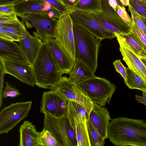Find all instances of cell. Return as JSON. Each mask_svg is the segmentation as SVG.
<instances>
[{
  "label": "cell",
  "mask_w": 146,
  "mask_h": 146,
  "mask_svg": "<svg viewBox=\"0 0 146 146\" xmlns=\"http://www.w3.org/2000/svg\"><path fill=\"white\" fill-rule=\"evenodd\" d=\"M68 101L56 91L51 90L43 94L40 112L56 118L66 115Z\"/></svg>",
  "instance_id": "obj_11"
},
{
  "label": "cell",
  "mask_w": 146,
  "mask_h": 146,
  "mask_svg": "<svg viewBox=\"0 0 146 146\" xmlns=\"http://www.w3.org/2000/svg\"><path fill=\"white\" fill-rule=\"evenodd\" d=\"M146 67V57L138 56Z\"/></svg>",
  "instance_id": "obj_45"
},
{
  "label": "cell",
  "mask_w": 146,
  "mask_h": 146,
  "mask_svg": "<svg viewBox=\"0 0 146 146\" xmlns=\"http://www.w3.org/2000/svg\"><path fill=\"white\" fill-rule=\"evenodd\" d=\"M128 6L133 21L146 36V18L138 14L130 4Z\"/></svg>",
  "instance_id": "obj_29"
},
{
  "label": "cell",
  "mask_w": 146,
  "mask_h": 146,
  "mask_svg": "<svg viewBox=\"0 0 146 146\" xmlns=\"http://www.w3.org/2000/svg\"><path fill=\"white\" fill-rule=\"evenodd\" d=\"M31 65L35 85L40 88L51 90L63 74L45 41Z\"/></svg>",
  "instance_id": "obj_2"
},
{
  "label": "cell",
  "mask_w": 146,
  "mask_h": 146,
  "mask_svg": "<svg viewBox=\"0 0 146 146\" xmlns=\"http://www.w3.org/2000/svg\"><path fill=\"white\" fill-rule=\"evenodd\" d=\"M15 11L18 17L28 14H43L58 19L62 13L44 0L22 1L16 3Z\"/></svg>",
  "instance_id": "obj_13"
},
{
  "label": "cell",
  "mask_w": 146,
  "mask_h": 146,
  "mask_svg": "<svg viewBox=\"0 0 146 146\" xmlns=\"http://www.w3.org/2000/svg\"><path fill=\"white\" fill-rule=\"evenodd\" d=\"M87 123L91 146H104L105 139L100 135L88 119L87 121Z\"/></svg>",
  "instance_id": "obj_27"
},
{
  "label": "cell",
  "mask_w": 146,
  "mask_h": 146,
  "mask_svg": "<svg viewBox=\"0 0 146 146\" xmlns=\"http://www.w3.org/2000/svg\"><path fill=\"white\" fill-rule=\"evenodd\" d=\"M44 0L52 7L62 13L68 12V10L66 6L58 0Z\"/></svg>",
  "instance_id": "obj_36"
},
{
  "label": "cell",
  "mask_w": 146,
  "mask_h": 146,
  "mask_svg": "<svg viewBox=\"0 0 146 146\" xmlns=\"http://www.w3.org/2000/svg\"><path fill=\"white\" fill-rule=\"evenodd\" d=\"M55 38L74 63L75 57L73 22L69 12L62 13L58 19Z\"/></svg>",
  "instance_id": "obj_9"
},
{
  "label": "cell",
  "mask_w": 146,
  "mask_h": 146,
  "mask_svg": "<svg viewBox=\"0 0 146 146\" xmlns=\"http://www.w3.org/2000/svg\"><path fill=\"white\" fill-rule=\"evenodd\" d=\"M41 146H60L56 140L50 132L48 130L43 129L39 132Z\"/></svg>",
  "instance_id": "obj_28"
},
{
  "label": "cell",
  "mask_w": 146,
  "mask_h": 146,
  "mask_svg": "<svg viewBox=\"0 0 146 146\" xmlns=\"http://www.w3.org/2000/svg\"><path fill=\"white\" fill-rule=\"evenodd\" d=\"M15 4L16 3H9L0 5V15L15 13Z\"/></svg>",
  "instance_id": "obj_38"
},
{
  "label": "cell",
  "mask_w": 146,
  "mask_h": 146,
  "mask_svg": "<svg viewBox=\"0 0 146 146\" xmlns=\"http://www.w3.org/2000/svg\"><path fill=\"white\" fill-rule=\"evenodd\" d=\"M94 103L88 119L100 135L105 139L108 138V127L111 119L107 109Z\"/></svg>",
  "instance_id": "obj_18"
},
{
  "label": "cell",
  "mask_w": 146,
  "mask_h": 146,
  "mask_svg": "<svg viewBox=\"0 0 146 146\" xmlns=\"http://www.w3.org/2000/svg\"><path fill=\"white\" fill-rule=\"evenodd\" d=\"M0 26H2L5 29L13 38L14 41L19 42L21 41L22 38V32L19 23Z\"/></svg>",
  "instance_id": "obj_30"
},
{
  "label": "cell",
  "mask_w": 146,
  "mask_h": 146,
  "mask_svg": "<svg viewBox=\"0 0 146 146\" xmlns=\"http://www.w3.org/2000/svg\"><path fill=\"white\" fill-rule=\"evenodd\" d=\"M32 102L29 101L11 104L0 112V134L7 133L26 117Z\"/></svg>",
  "instance_id": "obj_6"
},
{
  "label": "cell",
  "mask_w": 146,
  "mask_h": 146,
  "mask_svg": "<svg viewBox=\"0 0 146 146\" xmlns=\"http://www.w3.org/2000/svg\"><path fill=\"white\" fill-rule=\"evenodd\" d=\"M75 131L77 146H91L87 121L78 124L76 126Z\"/></svg>",
  "instance_id": "obj_26"
},
{
  "label": "cell",
  "mask_w": 146,
  "mask_h": 146,
  "mask_svg": "<svg viewBox=\"0 0 146 146\" xmlns=\"http://www.w3.org/2000/svg\"><path fill=\"white\" fill-rule=\"evenodd\" d=\"M44 41L63 74H69L74 63L67 53L55 38L48 37Z\"/></svg>",
  "instance_id": "obj_17"
},
{
  "label": "cell",
  "mask_w": 146,
  "mask_h": 146,
  "mask_svg": "<svg viewBox=\"0 0 146 146\" xmlns=\"http://www.w3.org/2000/svg\"><path fill=\"white\" fill-rule=\"evenodd\" d=\"M0 59H7L29 64L19 45L14 41L1 38H0Z\"/></svg>",
  "instance_id": "obj_19"
},
{
  "label": "cell",
  "mask_w": 146,
  "mask_h": 146,
  "mask_svg": "<svg viewBox=\"0 0 146 146\" xmlns=\"http://www.w3.org/2000/svg\"><path fill=\"white\" fill-rule=\"evenodd\" d=\"M146 3V0H139Z\"/></svg>",
  "instance_id": "obj_48"
},
{
  "label": "cell",
  "mask_w": 146,
  "mask_h": 146,
  "mask_svg": "<svg viewBox=\"0 0 146 146\" xmlns=\"http://www.w3.org/2000/svg\"><path fill=\"white\" fill-rule=\"evenodd\" d=\"M75 59L86 64L95 73L98 66L100 44L102 40L73 23Z\"/></svg>",
  "instance_id": "obj_3"
},
{
  "label": "cell",
  "mask_w": 146,
  "mask_h": 146,
  "mask_svg": "<svg viewBox=\"0 0 146 146\" xmlns=\"http://www.w3.org/2000/svg\"><path fill=\"white\" fill-rule=\"evenodd\" d=\"M116 11L121 20L131 27L133 21L126 11L125 7L121 6L117 4Z\"/></svg>",
  "instance_id": "obj_34"
},
{
  "label": "cell",
  "mask_w": 146,
  "mask_h": 146,
  "mask_svg": "<svg viewBox=\"0 0 146 146\" xmlns=\"http://www.w3.org/2000/svg\"><path fill=\"white\" fill-rule=\"evenodd\" d=\"M0 38L8 41H14L13 38L2 26H0Z\"/></svg>",
  "instance_id": "obj_40"
},
{
  "label": "cell",
  "mask_w": 146,
  "mask_h": 146,
  "mask_svg": "<svg viewBox=\"0 0 146 146\" xmlns=\"http://www.w3.org/2000/svg\"><path fill=\"white\" fill-rule=\"evenodd\" d=\"M73 23L87 31L102 40L116 37L115 33L106 30L95 20L92 14L73 11L69 13Z\"/></svg>",
  "instance_id": "obj_12"
},
{
  "label": "cell",
  "mask_w": 146,
  "mask_h": 146,
  "mask_svg": "<svg viewBox=\"0 0 146 146\" xmlns=\"http://www.w3.org/2000/svg\"><path fill=\"white\" fill-rule=\"evenodd\" d=\"M135 99L137 102L146 106V98L137 95H135Z\"/></svg>",
  "instance_id": "obj_42"
},
{
  "label": "cell",
  "mask_w": 146,
  "mask_h": 146,
  "mask_svg": "<svg viewBox=\"0 0 146 146\" xmlns=\"http://www.w3.org/2000/svg\"><path fill=\"white\" fill-rule=\"evenodd\" d=\"M102 12L92 14L95 20L103 28L118 34L129 33L131 27L121 19L117 12L110 5L108 0H101Z\"/></svg>",
  "instance_id": "obj_7"
},
{
  "label": "cell",
  "mask_w": 146,
  "mask_h": 146,
  "mask_svg": "<svg viewBox=\"0 0 146 146\" xmlns=\"http://www.w3.org/2000/svg\"><path fill=\"white\" fill-rule=\"evenodd\" d=\"M94 74L86 64L76 59L68 78L71 82L77 84L83 81L96 76Z\"/></svg>",
  "instance_id": "obj_22"
},
{
  "label": "cell",
  "mask_w": 146,
  "mask_h": 146,
  "mask_svg": "<svg viewBox=\"0 0 146 146\" xmlns=\"http://www.w3.org/2000/svg\"><path fill=\"white\" fill-rule=\"evenodd\" d=\"M59 0V1H60L62 2V3H64V2H63V0Z\"/></svg>",
  "instance_id": "obj_49"
},
{
  "label": "cell",
  "mask_w": 146,
  "mask_h": 146,
  "mask_svg": "<svg viewBox=\"0 0 146 146\" xmlns=\"http://www.w3.org/2000/svg\"><path fill=\"white\" fill-rule=\"evenodd\" d=\"M43 129L49 131L60 146H77L75 130L66 116L56 118L44 114Z\"/></svg>",
  "instance_id": "obj_5"
},
{
  "label": "cell",
  "mask_w": 146,
  "mask_h": 146,
  "mask_svg": "<svg viewBox=\"0 0 146 146\" xmlns=\"http://www.w3.org/2000/svg\"><path fill=\"white\" fill-rule=\"evenodd\" d=\"M108 138L118 146H146V122L144 120L120 117L111 119Z\"/></svg>",
  "instance_id": "obj_1"
},
{
  "label": "cell",
  "mask_w": 146,
  "mask_h": 146,
  "mask_svg": "<svg viewBox=\"0 0 146 146\" xmlns=\"http://www.w3.org/2000/svg\"><path fill=\"white\" fill-rule=\"evenodd\" d=\"M5 74L15 77L23 83L34 86L35 81L32 65L5 59H0Z\"/></svg>",
  "instance_id": "obj_14"
},
{
  "label": "cell",
  "mask_w": 146,
  "mask_h": 146,
  "mask_svg": "<svg viewBox=\"0 0 146 146\" xmlns=\"http://www.w3.org/2000/svg\"><path fill=\"white\" fill-rule=\"evenodd\" d=\"M94 103L102 106L109 104L116 86L104 78L97 76L77 84Z\"/></svg>",
  "instance_id": "obj_4"
},
{
  "label": "cell",
  "mask_w": 146,
  "mask_h": 146,
  "mask_svg": "<svg viewBox=\"0 0 146 146\" xmlns=\"http://www.w3.org/2000/svg\"><path fill=\"white\" fill-rule=\"evenodd\" d=\"M118 35L138 56L146 57V52L136 39L131 31L127 34Z\"/></svg>",
  "instance_id": "obj_25"
},
{
  "label": "cell",
  "mask_w": 146,
  "mask_h": 146,
  "mask_svg": "<svg viewBox=\"0 0 146 146\" xmlns=\"http://www.w3.org/2000/svg\"><path fill=\"white\" fill-rule=\"evenodd\" d=\"M22 32V38L19 42L20 47L30 64L31 65L36 58L42 44V40L33 33L30 35L27 30L23 22L20 21Z\"/></svg>",
  "instance_id": "obj_15"
},
{
  "label": "cell",
  "mask_w": 146,
  "mask_h": 146,
  "mask_svg": "<svg viewBox=\"0 0 146 146\" xmlns=\"http://www.w3.org/2000/svg\"><path fill=\"white\" fill-rule=\"evenodd\" d=\"M117 4L121 7H124V6L122 4L120 0H116Z\"/></svg>",
  "instance_id": "obj_46"
},
{
  "label": "cell",
  "mask_w": 146,
  "mask_h": 146,
  "mask_svg": "<svg viewBox=\"0 0 146 146\" xmlns=\"http://www.w3.org/2000/svg\"><path fill=\"white\" fill-rule=\"evenodd\" d=\"M15 13L7 14L0 15V25L16 24L20 21Z\"/></svg>",
  "instance_id": "obj_32"
},
{
  "label": "cell",
  "mask_w": 146,
  "mask_h": 146,
  "mask_svg": "<svg viewBox=\"0 0 146 146\" xmlns=\"http://www.w3.org/2000/svg\"><path fill=\"white\" fill-rule=\"evenodd\" d=\"M0 107H1L2 104V90L3 87V81H4V76L5 74L4 69L3 65L0 62Z\"/></svg>",
  "instance_id": "obj_39"
},
{
  "label": "cell",
  "mask_w": 146,
  "mask_h": 146,
  "mask_svg": "<svg viewBox=\"0 0 146 146\" xmlns=\"http://www.w3.org/2000/svg\"><path fill=\"white\" fill-rule=\"evenodd\" d=\"M120 1L124 6H127L129 4V0H120Z\"/></svg>",
  "instance_id": "obj_44"
},
{
  "label": "cell",
  "mask_w": 146,
  "mask_h": 146,
  "mask_svg": "<svg viewBox=\"0 0 146 146\" xmlns=\"http://www.w3.org/2000/svg\"><path fill=\"white\" fill-rule=\"evenodd\" d=\"M133 21L131 31L146 52V36L137 27L135 23Z\"/></svg>",
  "instance_id": "obj_31"
},
{
  "label": "cell",
  "mask_w": 146,
  "mask_h": 146,
  "mask_svg": "<svg viewBox=\"0 0 146 146\" xmlns=\"http://www.w3.org/2000/svg\"><path fill=\"white\" fill-rule=\"evenodd\" d=\"M116 71L119 73L124 80L126 78V67L123 64L120 59L115 60L113 63Z\"/></svg>",
  "instance_id": "obj_37"
},
{
  "label": "cell",
  "mask_w": 146,
  "mask_h": 146,
  "mask_svg": "<svg viewBox=\"0 0 146 146\" xmlns=\"http://www.w3.org/2000/svg\"><path fill=\"white\" fill-rule=\"evenodd\" d=\"M51 90L57 92L68 101H74L81 104L90 112L93 107L94 103L86 94L66 76H62Z\"/></svg>",
  "instance_id": "obj_10"
},
{
  "label": "cell",
  "mask_w": 146,
  "mask_h": 146,
  "mask_svg": "<svg viewBox=\"0 0 146 146\" xmlns=\"http://www.w3.org/2000/svg\"><path fill=\"white\" fill-rule=\"evenodd\" d=\"M90 113L86 108L81 104L74 101H68L66 116L75 130L78 124L87 121Z\"/></svg>",
  "instance_id": "obj_21"
},
{
  "label": "cell",
  "mask_w": 146,
  "mask_h": 146,
  "mask_svg": "<svg viewBox=\"0 0 146 146\" xmlns=\"http://www.w3.org/2000/svg\"><path fill=\"white\" fill-rule=\"evenodd\" d=\"M19 146H41L39 132L32 123L25 120L19 129Z\"/></svg>",
  "instance_id": "obj_20"
},
{
  "label": "cell",
  "mask_w": 146,
  "mask_h": 146,
  "mask_svg": "<svg viewBox=\"0 0 146 146\" xmlns=\"http://www.w3.org/2000/svg\"><path fill=\"white\" fill-rule=\"evenodd\" d=\"M28 29L34 28L33 33L44 41L48 37L56 38L58 19L43 14H28L19 16Z\"/></svg>",
  "instance_id": "obj_8"
},
{
  "label": "cell",
  "mask_w": 146,
  "mask_h": 146,
  "mask_svg": "<svg viewBox=\"0 0 146 146\" xmlns=\"http://www.w3.org/2000/svg\"><path fill=\"white\" fill-rule=\"evenodd\" d=\"M126 78L124 82L130 89L146 91V83L139 75L129 68L126 67Z\"/></svg>",
  "instance_id": "obj_24"
},
{
  "label": "cell",
  "mask_w": 146,
  "mask_h": 146,
  "mask_svg": "<svg viewBox=\"0 0 146 146\" xmlns=\"http://www.w3.org/2000/svg\"><path fill=\"white\" fill-rule=\"evenodd\" d=\"M129 4L139 15L146 18V3L139 0H129Z\"/></svg>",
  "instance_id": "obj_33"
},
{
  "label": "cell",
  "mask_w": 146,
  "mask_h": 146,
  "mask_svg": "<svg viewBox=\"0 0 146 146\" xmlns=\"http://www.w3.org/2000/svg\"><path fill=\"white\" fill-rule=\"evenodd\" d=\"M142 95L143 96L146 98V91H143Z\"/></svg>",
  "instance_id": "obj_47"
},
{
  "label": "cell",
  "mask_w": 146,
  "mask_h": 146,
  "mask_svg": "<svg viewBox=\"0 0 146 146\" xmlns=\"http://www.w3.org/2000/svg\"><path fill=\"white\" fill-rule=\"evenodd\" d=\"M77 11L95 14L102 12L101 0H79L68 12Z\"/></svg>",
  "instance_id": "obj_23"
},
{
  "label": "cell",
  "mask_w": 146,
  "mask_h": 146,
  "mask_svg": "<svg viewBox=\"0 0 146 146\" xmlns=\"http://www.w3.org/2000/svg\"><path fill=\"white\" fill-rule=\"evenodd\" d=\"M5 84L6 86L2 92V98H6L8 97L13 98L20 95L21 94L18 89L12 87L7 82H6Z\"/></svg>",
  "instance_id": "obj_35"
},
{
  "label": "cell",
  "mask_w": 146,
  "mask_h": 146,
  "mask_svg": "<svg viewBox=\"0 0 146 146\" xmlns=\"http://www.w3.org/2000/svg\"><path fill=\"white\" fill-rule=\"evenodd\" d=\"M28 0H0V5L9 3H16L22 1Z\"/></svg>",
  "instance_id": "obj_43"
},
{
  "label": "cell",
  "mask_w": 146,
  "mask_h": 146,
  "mask_svg": "<svg viewBox=\"0 0 146 146\" xmlns=\"http://www.w3.org/2000/svg\"><path fill=\"white\" fill-rule=\"evenodd\" d=\"M119 46V50L123 60L131 70L141 77L146 83V67L138 56L130 47L120 37L115 33Z\"/></svg>",
  "instance_id": "obj_16"
},
{
  "label": "cell",
  "mask_w": 146,
  "mask_h": 146,
  "mask_svg": "<svg viewBox=\"0 0 146 146\" xmlns=\"http://www.w3.org/2000/svg\"><path fill=\"white\" fill-rule=\"evenodd\" d=\"M64 4L66 6L68 12L77 3L79 0H63Z\"/></svg>",
  "instance_id": "obj_41"
}]
</instances>
